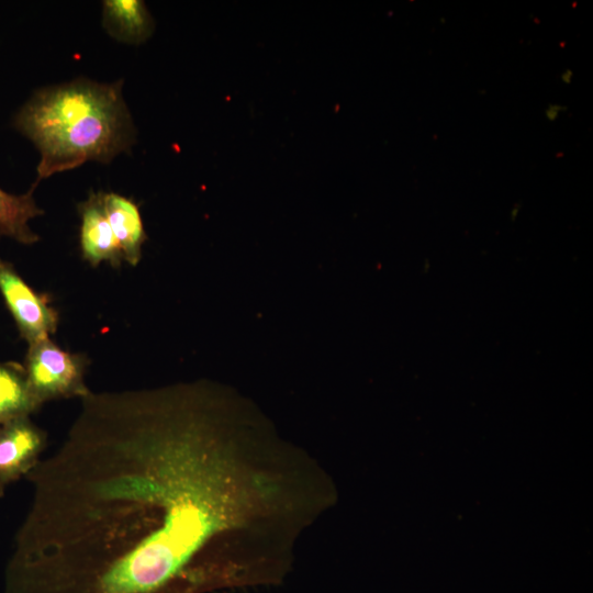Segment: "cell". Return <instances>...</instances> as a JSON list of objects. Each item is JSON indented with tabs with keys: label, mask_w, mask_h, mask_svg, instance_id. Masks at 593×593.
<instances>
[{
	"label": "cell",
	"mask_w": 593,
	"mask_h": 593,
	"mask_svg": "<svg viewBox=\"0 0 593 593\" xmlns=\"http://www.w3.org/2000/svg\"><path fill=\"white\" fill-rule=\"evenodd\" d=\"M26 479L5 593H206L277 579L325 510L310 454L203 384L92 392Z\"/></svg>",
	"instance_id": "obj_1"
},
{
	"label": "cell",
	"mask_w": 593,
	"mask_h": 593,
	"mask_svg": "<svg viewBox=\"0 0 593 593\" xmlns=\"http://www.w3.org/2000/svg\"><path fill=\"white\" fill-rule=\"evenodd\" d=\"M122 87V80L78 78L40 89L20 109L14 127L41 155L35 186L89 160L109 164L131 150L136 130Z\"/></svg>",
	"instance_id": "obj_2"
},
{
	"label": "cell",
	"mask_w": 593,
	"mask_h": 593,
	"mask_svg": "<svg viewBox=\"0 0 593 593\" xmlns=\"http://www.w3.org/2000/svg\"><path fill=\"white\" fill-rule=\"evenodd\" d=\"M87 365L83 355L69 353L46 338L29 345L22 366L27 387L42 405L56 399L87 395L90 392L85 383Z\"/></svg>",
	"instance_id": "obj_3"
},
{
	"label": "cell",
	"mask_w": 593,
	"mask_h": 593,
	"mask_svg": "<svg viewBox=\"0 0 593 593\" xmlns=\"http://www.w3.org/2000/svg\"><path fill=\"white\" fill-rule=\"evenodd\" d=\"M0 294L29 345L51 338L59 323L47 293L36 292L9 261L0 258Z\"/></svg>",
	"instance_id": "obj_4"
},
{
	"label": "cell",
	"mask_w": 593,
	"mask_h": 593,
	"mask_svg": "<svg viewBox=\"0 0 593 593\" xmlns=\"http://www.w3.org/2000/svg\"><path fill=\"white\" fill-rule=\"evenodd\" d=\"M46 432L30 416L0 424V496L8 485L27 475L46 447Z\"/></svg>",
	"instance_id": "obj_5"
},
{
	"label": "cell",
	"mask_w": 593,
	"mask_h": 593,
	"mask_svg": "<svg viewBox=\"0 0 593 593\" xmlns=\"http://www.w3.org/2000/svg\"><path fill=\"white\" fill-rule=\"evenodd\" d=\"M78 212L82 259L92 267L108 262L113 268H120L123 254L108 221L102 191L90 192L88 199L78 204Z\"/></svg>",
	"instance_id": "obj_6"
},
{
	"label": "cell",
	"mask_w": 593,
	"mask_h": 593,
	"mask_svg": "<svg viewBox=\"0 0 593 593\" xmlns=\"http://www.w3.org/2000/svg\"><path fill=\"white\" fill-rule=\"evenodd\" d=\"M103 208L123 254L124 261L137 266L147 236L135 201L115 192H102Z\"/></svg>",
	"instance_id": "obj_7"
},
{
	"label": "cell",
	"mask_w": 593,
	"mask_h": 593,
	"mask_svg": "<svg viewBox=\"0 0 593 593\" xmlns=\"http://www.w3.org/2000/svg\"><path fill=\"white\" fill-rule=\"evenodd\" d=\"M102 26L114 40L137 45L150 37L154 21L142 0H105Z\"/></svg>",
	"instance_id": "obj_8"
},
{
	"label": "cell",
	"mask_w": 593,
	"mask_h": 593,
	"mask_svg": "<svg viewBox=\"0 0 593 593\" xmlns=\"http://www.w3.org/2000/svg\"><path fill=\"white\" fill-rule=\"evenodd\" d=\"M34 188L35 184L20 195L11 194L0 188V235L24 245H32L40 240V236L29 225L30 220L44 213L33 198Z\"/></svg>",
	"instance_id": "obj_9"
},
{
	"label": "cell",
	"mask_w": 593,
	"mask_h": 593,
	"mask_svg": "<svg viewBox=\"0 0 593 593\" xmlns=\"http://www.w3.org/2000/svg\"><path fill=\"white\" fill-rule=\"evenodd\" d=\"M41 406L27 387L23 366L0 362V424L30 416Z\"/></svg>",
	"instance_id": "obj_10"
},
{
	"label": "cell",
	"mask_w": 593,
	"mask_h": 593,
	"mask_svg": "<svg viewBox=\"0 0 593 593\" xmlns=\"http://www.w3.org/2000/svg\"><path fill=\"white\" fill-rule=\"evenodd\" d=\"M560 111H561V107H559L557 104H552L547 109L546 116L549 120H555L558 116V114L560 113Z\"/></svg>",
	"instance_id": "obj_11"
}]
</instances>
